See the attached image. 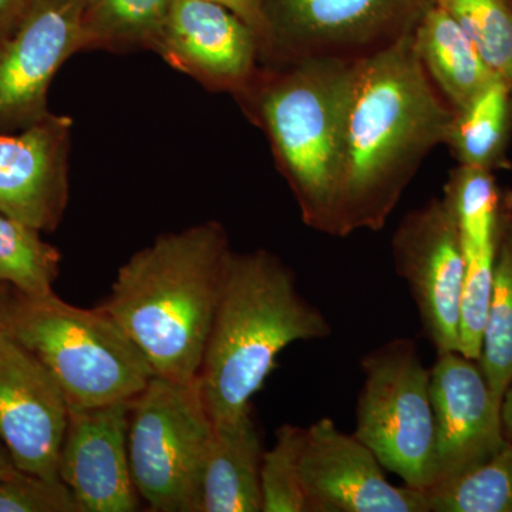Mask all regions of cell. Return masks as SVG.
I'll list each match as a JSON object with an SVG mask.
<instances>
[{
    "label": "cell",
    "mask_w": 512,
    "mask_h": 512,
    "mask_svg": "<svg viewBox=\"0 0 512 512\" xmlns=\"http://www.w3.org/2000/svg\"><path fill=\"white\" fill-rule=\"evenodd\" d=\"M511 97H512V84H511Z\"/></svg>",
    "instance_id": "cell-32"
},
{
    "label": "cell",
    "mask_w": 512,
    "mask_h": 512,
    "mask_svg": "<svg viewBox=\"0 0 512 512\" xmlns=\"http://www.w3.org/2000/svg\"><path fill=\"white\" fill-rule=\"evenodd\" d=\"M18 291L12 285L0 281V333L6 332L10 311H12L13 302H15Z\"/></svg>",
    "instance_id": "cell-29"
},
{
    "label": "cell",
    "mask_w": 512,
    "mask_h": 512,
    "mask_svg": "<svg viewBox=\"0 0 512 512\" xmlns=\"http://www.w3.org/2000/svg\"><path fill=\"white\" fill-rule=\"evenodd\" d=\"M69 413L50 370L9 333H0V441L19 471L60 481Z\"/></svg>",
    "instance_id": "cell-11"
},
{
    "label": "cell",
    "mask_w": 512,
    "mask_h": 512,
    "mask_svg": "<svg viewBox=\"0 0 512 512\" xmlns=\"http://www.w3.org/2000/svg\"><path fill=\"white\" fill-rule=\"evenodd\" d=\"M210 2L224 6L254 30L255 35L258 36L259 45H261L262 62L266 45H268V23H266L264 0H210Z\"/></svg>",
    "instance_id": "cell-27"
},
{
    "label": "cell",
    "mask_w": 512,
    "mask_h": 512,
    "mask_svg": "<svg viewBox=\"0 0 512 512\" xmlns=\"http://www.w3.org/2000/svg\"><path fill=\"white\" fill-rule=\"evenodd\" d=\"M73 119L50 113L0 134V214L55 232L69 204Z\"/></svg>",
    "instance_id": "cell-16"
},
{
    "label": "cell",
    "mask_w": 512,
    "mask_h": 512,
    "mask_svg": "<svg viewBox=\"0 0 512 512\" xmlns=\"http://www.w3.org/2000/svg\"><path fill=\"white\" fill-rule=\"evenodd\" d=\"M20 474L25 473H22V471H19L18 468H16L12 457H10L8 448L3 446L2 441H0V480L18 477Z\"/></svg>",
    "instance_id": "cell-31"
},
{
    "label": "cell",
    "mask_w": 512,
    "mask_h": 512,
    "mask_svg": "<svg viewBox=\"0 0 512 512\" xmlns=\"http://www.w3.org/2000/svg\"><path fill=\"white\" fill-rule=\"evenodd\" d=\"M454 116L421 63L413 30L359 57L336 237L383 228L424 157L448 143Z\"/></svg>",
    "instance_id": "cell-1"
},
{
    "label": "cell",
    "mask_w": 512,
    "mask_h": 512,
    "mask_svg": "<svg viewBox=\"0 0 512 512\" xmlns=\"http://www.w3.org/2000/svg\"><path fill=\"white\" fill-rule=\"evenodd\" d=\"M151 50L205 89L235 97L262 66L254 30L210 0H173Z\"/></svg>",
    "instance_id": "cell-13"
},
{
    "label": "cell",
    "mask_w": 512,
    "mask_h": 512,
    "mask_svg": "<svg viewBox=\"0 0 512 512\" xmlns=\"http://www.w3.org/2000/svg\"><path fill=\"white\" fill-rule=\"evenodd\" d=\"M87 0H29L13 35L0 47V134L39 123L52 111L49 87L79 52Z\"/></svg>",
    "instance_id": "cell-10"
},
{
    "label": "cell",
    "mask_w": 512,
    "mask_h": 512,
    "mask_svg": "<svg viewBox=\"0 0 512 512\" xmlns=\"http://www.w3.org/2000/svg\"><path fill=\"white\" fill-rule=\"evenodd\" d=\"M424 494L430 512H512V443Z\"/></svg>",
    "instance_id": "cell-23"
},
{
    "label": "cell",
    "mask_w": 512,
    "mask_h": 512,
    "mask_svg": "<svg viewBox=\"0 0 512 512\" xmlns=\"http://www.w3.org/2000/svg\"><path fill=\"white\" fill-rule=\"evenodd\" d=\"M501 424L505 440L512 443V383L504 394L503 403H501Z\"/></svg>",
    "instance_id": "cell-30"
},
{
    "label": "cell",
    "mask_w": 512,
    "mask_h": 512,
    "mask_svg": "<svg viewBox=\"0 0 512 512\" xmlns=\"http://www.w3.org/2000/svg\"><path fill=\"white\" fill-rule=\"evenodd\" d=\"M264 440L252 409L214 427L201 483V512L262 511Z\"/></svg>",
    "instance_id": "cell-17"
},
{
    "label": "cell",
    "mask_w": 512,
    "mask_h": 512,
    "mask_svg": "<svg viewBox=\"0 0 512 512\" xmlns=\"http://www.w3.org/2000/svg\"><path fill=\"white\" fill-rule=\"evenodd\" d=\"M330 333L328 319L303 298L281 258L264 249L234 252L198 375L214 427L252 409L282 350Z\"/></svg>",
    "instance_id": "cell-4"
},
{
    "label": "cell",
    "mask_w": 512,
    "mask_h": 512,
    "mask_svg": "<svg viewBox=\"0 0 512 512\" xmlns=\"http://www.w3.org/2000/svg\"><path fill=\"white\" fill-rule=\"evenodd\" d=\"M394 265L409 285L421 328L437 355L460 349L464 258L456 215L446 197L433 198L400 222Z\"/></svg>",
    "instance_id": "cell-9"
},
{
    "label": "cell",
    "mask_w": 512,
    "mask_h": 512,
    "mask_svg": "<svg viewBox=\"0 0 512 512\" xmlns=\"http://www.w3.org/2000/svg\"><path fill=\"white\" fill-rule=\"evenodd\" d=\"M29 0H0V47L18 28Z\"/></svg>",
    "instance_id": "cell-28"
},
{
    "label": "cell",
    "mask_w": 512,
    "mask_h": 512,
    "mask_svg": "<svg viewBox=\"0 0 512 512\" xmlns=\"http://www.w3.org/2000/svg\"><path fill=\"white\" fill-rule=\"evenodd\" d=\"M173 0H87L79 52L151 50Z\"/></svg>",
    "instance_id": "cell-19"
},
{
    "label": "cell",
    "mask_w": 512,
    "mask_h": 512,
    "mask_svg": "<svg viewBox=\"0 0 512 512\" xmlns=\"http://www.w3.org/2000/svg\"><path fill=\"white\" fill-rule=\"evenodd\" d=\"M214 423L200 379L181 383L154 376L133 400L128 457L140 498L151 511L201 512L205 458Z\"/></svg>",
    "instance_id": "cell-6"
},
{
    "label": "cell",
    "mask_w": 512,
    "mask_h": 512,
    "mask_svg": "<svg viewBox=\"0 0 512 512\" xmlns=\"http://www.w3.org/2000/svg\"><path fill=\"white\" fill-rule=\"evenodd\" d=\"M218 221L167 232L121 266L99 308L124 329L156 376L188 383L200 375L232 258Z\"/></svg>",
    "instance_id": "cell-2"
},
{
    "label": "cell",
    "mask_w": 512,
    "mask_h": 512,
    "mask_svg": "<svg viewBox=\"0 0 512 512\" xmlns=\"http://www.w3.org/2000/svg\"><path fill=\"white\" fill-rule=\"evenodd\" d=\"M478 365L501 407L512 383V214H504Z\"/></svg>",
    "instance_id": "cell-21"
},
{
    "label": "cell",
    "mask_w": 512,
    "mask_h": 512,
    "mask_svg": "<svg viewBox=\"0 0 512 512\" xmlns=\"http://www.w3.org/2000/svg\"><path fill=\"white\" fill-rule=\"evenodd\" d=\"M299 470L311 512H430L424 491L390 484L373 451L329 417L306 429Z\"/></svg>",
    "instance_id": "cell-12"
},
{
    "label": "cell",
    "mask_w": 512,
    "mask_h": 512,
    "mask_svg": "<svg viewBox=\"0 0 512 512\" xmlns=\"http://www.w3.org/2000/svg\"><path fill=\"white\" fill-rule=\"evenodd\" d=\"M6 333L50 370L73 409L134 400L156 376L109 313L77 308L55 292L18 291Z\"/></svg>",
    "instance_id": "cell-5"
},
{
    "label": "cell",
    "mask_w": 512,
    "mask_h": 512,
    "mask_svg": "<svg viewBox=\"0 0 512 512\" xmlns=\"http://www.w3.org/2000/svg\"><path fill=\"white\" fill-rule=\"evenodd\" d=\"M473 40L494 76L512 84V6L507 0H436Z\"/></svg>",
    "instance_id": "cell-24"
},
{
    "label": "cell",
    "mask_w": 512,
    "mask_h": 512,
    "mask_svg": "<svg viewBox=\"0 0 512 512\" xmlns=\"http://www.w3.org/2000/svg\"><path fill=\"white\" fill-rule=\"evenodd\" d=\"M0 512H80L62 481L20 474L0 480Z\"/></svg>",
    "instance_id": "cell-26"
},
{
    "label": "cell",
    "mask_w": 512,
    "mask_h": 512,
    "mask_svg": "<svg viewBox=\"0 0 512 512\" xmlns=\"http://www.w3.org/2000/svg\"><path fill=\"white\" fill-rule=\"evenodd\" d=\"M430 0H264L262 66L367 55L412 32Z\"/></svg>",
    "instance_id": "cell-8"
},
{
    "label": "cell",
    "mask_w": 512,
    "mask_h": 512,
    "mask_svg": "<svg viewBox=\"0 0 512 512\" xmlns=\"http://www.w3.org/2000/svg\"><path fill=\"white\" fill-rule=\"evenodd\" d=\"M32 225L0 214V281L28 296H46L59 278L62 254Z\"/></svg>",
    "instance_id": "cell-22"
},
{
    "label": "cell",
    "mask_w": 512,
    "mask_h": 512,
    "mask_svg": "<svg viewBox=\"0 0 512 512\" xmlns=\"http://www.w3.org/2000/svg\"><path fill=\"white\" fill-rule=\"evenodd\" d=\"M305 431L284 424L276 431L275 446L265 451L261 466L262 512H311L299 470Z\"/></svg>",
    "instance_id": "cell-25"
},
{
    "label": "cell",
    "mask_w": 512,
    "mask_h": 512,
    "mask_svg": "<svg viewBox=\"0 0 512 512\" xmlns=\"http://www.w3.org/2000/svg\"><path fill=\"white\" fill-rule=\"evenodd\" d=\"M133 400L93 409L70 407L60 451V481L80 512H134L140 495L128 457Z\"/></svg>",
    "instance_id": "cell-15"
},
{
    "label": "cell",
    "mask_w": 512,
    "mask_h": 512,
    "mask_svg": "<svg viewBox=\"0 0 512 512\" xmlns=\"http://www.w3.org/2000/svg\"><path fill=\"white\" fill-rule=\"evenodd\" d=\"M414 45L434 86L454 111L463 110L494 79L473 40L436 0L413 29Z\"/></svg>",
    "instance_id": "cell-18"
},
{
    "label": "cell",
    "mask_w": 512,
    "mask_h": 512,
    "mask_svg": "<svg viewBox=\"0 0 512 512\" xmlns=\"http://www.w3.org/2000/svg\"><path fill=\"white\" fill-rule=\"evenodd\" d=\"M512 106L511 84L494 77L463 110L456 111L448 143L461 165L491 168L503 154Z\"/></svg>",
    "instance_id": "cell-20"
},
{
    "label": "cell",
    "mask_w": 512,
    "mask_h": 512,
    "mask_svg": "<svg viewBox=\"0 0 512 512\" xmlns=\"http://www.w3.org/2000/svg\"><path fill=\"white\" fill-rule=\"evenodd\" d=\"M359 57L261 66L237 100L265 131L308 227L336 235V211Z\"/></svg>",
    "instance_id": "cell-3"
},
{
    "label": "cell",
    "mask_w": 512,
    "mask_h": 512,
    "mask_svg": "<svg viewBox=\"0 0 512 512\" xmlns=\"http://www.w3.org/2000/svg\"><path fill=\"white\" fill-rule=\"evenodd\" d=\"M430 370L436 444L433 478L426 491L484 463L508 443L501 407L477 360L460 352L439 353Z\"/></svg>",
    "instance_id": "cell-14"
},
{
    "label": "cell",
    "mask_w": 512,
    "mask_h": 512,
    "mask_svg": "<svg viewBox=\"0 0 512 512\" xmlns=\"http://www.w3.org/2000/svg\"><path fill=\"white\" fill-rule=\"evenodd\" d=\"M360 367L365 380L357 400L355 436L404 485L426 491L436 444L431 370L409 338L372 350Z\"/></svg>",
    "instance_id": "cell-7"
}]
</instances>
